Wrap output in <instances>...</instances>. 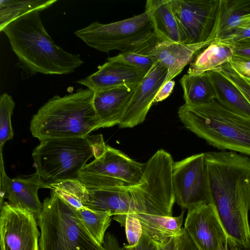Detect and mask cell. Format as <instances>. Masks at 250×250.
Segmentation results:
<instances>
[{
  "instance_id": "cell-1",
  "label": "cell",
  "mask_w": 250,
  "mask_h": 250,
  "mask_svg": "<svg viewBox=\"0 0 250 250\" xmlns=\"http://www.w3.org/2000/svg\"><path fill=\"white\" fill-rule=\"evenodd\" d=\"M210 189L220 221L229 236L250 249V157L221 150L205 153Z\"/></svg>"
},
{
  "instance_id": "cell-2",
  "label": "cell",
  "mask_w": 250,
  "mask_h": 250,
  "mask_svg": "<svg viewBox=\"0 0 250 250\" xmlns=\"http://www.w3.org/2000/svg\"><path fill=\"white\" fill-rule=\"evenodd\" d=\"M41 11L26 14L1 31L7 37L18 58V65L27 78L37 73L64 75L83 63L79 54L70 53L57 45L44 28Z\"/></svg>"
},
{
  "instance_id": "cell-3",
  "label": "cell",
  "mask_w": 250,
  "mask_h": 250,
  "mask_svg": "<svg viewBox=\"0 0 250 250\" xmlns=\"http://www.w3.org/2000/svg\"><path fill=\"white\" fill-rule=\"evenodd\" d=\"M94 92L80 88L63 97L55 95L33 115L30 130L40 141L83 137L100 128L93 105Z\"/></svg>"
},
{
  "instance_id": "cell-4",
  "label": "cell",
  "mask_w": 250,
  "mask_h": 250,
  "mask_svg": "<svg viewBox=\"0 0 250 250\" xmlns=\"http://www.w3.org/2000/svg\"><path fill=\"white\" fill-rule=\"evenodd\" d=\"M178 115L186 128L209 145L250 156V117L228 109L215 99L199 105L184 104Z\"/></svg>"
},
{
  "instance_id": "cell-5",
  "label": "cell",
  "mask_w": 250,
  "mask_h": 250,
  "mask_svg": "<svg viewBox=\"0 0 250 250\" xmlns=\"http://www.w3.org/2000/svg\"><path fill=\"white\" fill-rule=\"evenodd\" d=\"M42 204L37 219L39 250H105L88 232L77 209L54 189Z\"/></svg>"
},
{
  "instance_id": "cell-6",
  "label": "cell",
  "mask_w": 250,
  "mask_h": 250,
  "mask_svg": "<svg viewBox=\"0 0 250 250\" xmlns=\"http://www.w3.org/2000/svg\"><path fill=\"white\" fill-rule=\"evenodd\" d=\"M88 135L41 141L32 154L36 173L50 185L78 180L81 170L94 157Z\"/></svg>"
},
{
  "instance_id": "cell-7",
  "label": "cell",
  "mask_w": 250,
  "mask_h": 250,
  "mask_svg": "<svg viewBox=\"0 0 250 250\" xmlns=\"http://www.w3.org/2000/svg\"><path fill=\"white\" fill-rule=\"evenodd\" d=\"M153 32L149 13L109 23L97 21L76 31L74 34L88 46L108 53L118 50L123 52Z\"/></svg>"
},
{
  "instance_id": "cell-8",
  "label": "cell",
  "mask_w": 250,
  "mask_h": 250,
  "mask_svg": "<svg viewBox=\"0 0 250 250\" xmlns=\"http://www.w3.org/2000/svg\"><path fill=\"white\" fill-rule=\"evenodd\" d=\"M172 182L175 202L183 209L198 205H213L205 153L173 162Z\"/></svg>"
},
{
  "instance_id": "cell-9",
  "label": "cell",
  "mask_w": 250,
  "mask_h": 250,
  "mask_svg": "<svg viewBox=\"0 0 250 250\" xmlns=\"http://www.w3.org/2000/svg\"><path fill=\"white\" fill-rule=\"evenodd\" d=\"M182 43L195 44L211 40L219 0H170Z\"/></svg>"
},
{
  "instance_id": "cell-10",
  "label": "cell",
  "mask_w": 250,
  "mask_h": 250,
  "mask_svg": "<svg viewBox=\"0 0 250 250\" xmlns=\"http://www.w3.org/2000/svg\"><path fill=\"white\" fill-rule=\"evenodd\" d=\"M38 226L31 211L3 202L0 206V250H39Z\"/></svg>"
},
{
  "instance_id": "cell-11",
  "label": "cell",
  "mask_w": 250,
  "mask_h": 250,
  "mask_svg": "<svg viewBox=\"0 0 250 250\" xmlns=\"http://www.w3.org/2000/svg\"><path fill=\"white\" fill-rule=\"evenodd\" d=\"M184 229L200 250H226L229 237L212 204L188 209Z\"/></svg>"
},
{
  "instance_id": "cell-12",
  "label": "cell",
  "mask_w": 250,
  "mask_h": 250,
  "mask_svg": "<svg viewBox=\"0 0 250 250\" xmlns=\"http://www.w3.org/2000/svg\"><path fill=\"white\" fill-rule=\"evenodd\" d=\"M0 206L3 199H7L11 204L31 211L37 219L43 208L38 197V190L53 188L36 172L14 178L9 177L4 170L2 154H0Z\"/></svg>"
},
{
  "instance_id": "cell-13",
  "label": "cell",
  "mask_w": 250,
  "mask_h": 250,
  "mask_svg": "<svg viewBox=\"0 0 250 250\" xmlns=\"http://www.w3.org/2000/svg\"><path fill=\"white\" fill-rule=\"evenodd\" d=\"M167 74V68L156 62L134 91L118 125L120 128H132L144 122Z\"/></svg>"
},
{
  "instance_id": "cell-14",
  "label": "cell",
  "mask_w": 250,
  "mask_h": 250,
  "mask_svg": "<svg viewBox=\"0 0 250 250\" xmlns=\"http://www.w3.org/2000/svg\"><path fill=\"white\" fill-rule=\"evenodd\" d=\"M145 166L146 163L134 161L120 150L107 145L105 153L86 164L80 173L115 179L130 186L140 182Z\"/></svg>"
},
{
  "instance_id": "cell-15",
  "label": "cell",
  "mask_w": 250,
  "mask_h": 250,
  "mask_svg": "<svg viewBox=\"0 0 250 250\" xmlns=\"http://www.w3.org/2000/svg\"><path fill=\"white\" fill-rule=\"evenodd\" d=\"M146 73L124 62L109 57L94 73L76 83L85 86L93 92L116 87L139 85Z\"/></svg>"
},
{
  "instance_id": "cell-16",
  "label": "cell",
  "mask_w": 250,
  "mask_h": 250,
  "mask_svg": "<svg viewBox=\"0 0 250 250\" xmlns=\"http://www.w3.org/2000/svg\"><path fill=\"white\" fill-rule=\"evenodd\" d=\"M214 40L195 44L163 42L159 40L149 51L156 62H159L167 70L165 83L178 75L199 51L205 48Z\"/></svg>"
},
{
  "instance_id": "cell-17",
  "label": "cell",
  "mask_w": 250,
  "mask_h": 250,
  "mask_svg": "<svg viewBox=\"0 0 250 250\" xmlns=\"http://www.w3.org/2000/svg\"><path fill=\"white\" fill-rule=\"evenodd\" d=\"M138 85L122 86L94 92L93 105L100 128L119 124Z\"/></svg>"
},
{
  "instance_id": "cell-18",
  "label": "cell",
  "mask_w": 250,
  "mask_h": 250,
  "mask_svg": "<svg viewBox=\"0 0 250 250\" xmlns=\"http://www.w3.org/2000/svg\"><path fill=\"white\" fill-rule=\"evenodd\" d=\"M87 189L88 199L83 205L89 209L107 211L112 216L138 211L132 186L102 189Z\"/></svg>"
},
{
  "instance_id": "cell-19",
  "label": "cell",
  "mask_w": 250,
  "mask_h": 250,
  "mask_svg": "<svg viewBox=\"0 0 250 250\" xmlns=\"http://www.w3.org/2000/svg\"><path fill=\"white\" fill-rule=\"evenodd\" d=\"M250 21V0H219L211 40H218Z\"/></svg>"
},
{
  "instance_id": "cell-20",
  "label": "cell",
  "mask_w": 250,
  "mask_h": 250,
  "mask_svg": "<svg viewBox=\"0 0 250 250\" xmlns=\"http://www.w3.org/2000/svg\"><path fill=\"white\" fill-rule=\"evenodd\" d=\"M145 11L149 14L153 32L160 41L181 42L170 0H147Z\"/></svg>"
},
{
  "instance_id": "cell-21",
  "label": "cell",
  "mask_w": 250,
  "mask_h": 250,
  "mask_svg": "<svg viewBox=\"0 0 250 250\" xmlns=\"http://www.w3.org/2000/svg\"><path fill=\"white\" fill-rule=\"evenodd\" d=\"M185 211L178 217L151 215L145 213H133L139 220L143 233L147 236L157 245L168 242L180 235L184 230L182 227Z\"/></svg>"
},
{
  "instance_id": "cell-22",
  "label": "cell",
  "mask_w": 250,
  "mask_h": 250,
  "mask_svg": "<svg viewBox=\"0 0 250 250\" xmlns=\"http://www.w3.org/2000/svg\"><path fill=\"white\" fill-rule=\"evenodd\" d=\"M208 73L215 92V99L228 109L250 117V104L241 92L217 69Z\"/></svg>"
},
{
  "instance_id": "cell-23",
  "label": "cell",
  "mask_w": 250,
  "mask_h": 250,
  "mask_svg": "<svg viewBox=\"0 0 250 250\" xmlns=\"http://www.w3.org/2000/svg\"><path fill=\"white\" fill-rule=\"evenodd\" d=\"M233 57L232 46L214 40L190 63L187 74L200 75L229 62Z\"/></svg>"
},
{
  "instance_id": "cell-24",
  "label": "cell",
  "mask_w": 250,
  "mask_h": 250,
  "mask_svg": "<svg viewBox=\"0 0 250 250\" xmlns=\"http://www.w3.org/2000/svg\"><path fill=\"white\" fill-rule=\"evenodd\" d=\"M180 82L187 105L202 104L215 99V92L208 72L200 75L185 74Z\"/></svg>"
},
{
  "instance_id": "cell-25",
  "label": "cell",
  "mask_w": 250,
  "mask_h": 250,
  "mask_svg": "<svg viewBox=\"0 0 250 250\" xmlns=\"http://www.w3.org/2000/svg\"><path fill=\"white\" fill-rule=\"evenodd\" d=\"M160 40L152 32L149 35L121 52L118 55L110 57L136 67L147 73L156 62L149 55V51Z\"/></svg>"
},
{
  "instance_id": "cell-26",
  "label": "cell",
  "mask_w": 250,
  "mask_h": 250,
  "mask_svg": "<svg viewBox=\"0 0 250 250\" xmlns=\"http://www.w3.org/2000/svg\"><path fill=\"white\" fill-rule=\"evenodd\" d=\"M57 0H0V31L9 23L35 10L47 9Z\"/></svg>"
},
{
  "instance_id": "cell-27",
  "label": "cell",
  "mask_w": 250,
  "mask_h": 250,
  "mask_svg": "<svg viewBox=\"0 0 250 250\" xmlns=\"http://www.w3.org/2000/svg\"><path fill=\"white\" fill-rule=\"evenodd\" d=\"M77 210L88 232L99 245L103 246L105 231L111 220L110 213L92 210L85 207Z\"/></svg>"
},
{
  "instance_id": "cell-28",
  "label": "cell",
  "mask_w": 250,
  "mask_h": 250,
  "mask_svg": "<svg viewBox=\"0 0 250 250\" xmlns=\"http://www.w3.org/2000/svg\"><path fill=\"white\" fill-rule=\"evenodd\" d=\"M15 103L13 98L8 93H3L0 96V150L5 143L13 139L14 136L12 126L11 117Z\"/></svg>"
},
{
  "instance_id": "cell-29",
  "label": "cell",
  "mask_w": 250,
  "mask_h": 250,
  "mask_svg": "<svg viewBox=\"0 0 250 250\" xmlns=\"http://www.w3.org/2000/svg\"><path fill=\"white\" fill-rule=\"evenodd\" d=\"M113 219L125 227L128 245L135 246L143 234L139 219L133 213H131L115 215Z\"/></svg>"
},
{
  "instance_id": "cell-30",
  "label": "cell",
  "mask_w": 250,
  "mask_h": 250,
  "mask_svg": "<svg viewBox=\"0 0 250 250\" xmlns=\"http://www.w3.org/2000/svg\"><path fill=\"white\" fill-rule=\"evenodd\" d=\"M217 69L241 92L250 104V81L239 74L229 62Z\"/></svg>"
},
{
  "instance_id": "cell-31",
  "label": "cell",
  "mask_w": 250,
  "mask_h": 250,
  "mask_svg": "<svg viewBox=\"0 0 250 250\" xmlns=\"http://www.w3.org/2000/svg\"><path fill=\"white\" fill-rule=\"evenodd\" d=\"M51 186L54 189L62 191L79 199L83 204L88 199L87 188L78 180H66L51 185Z\"/></svg>"
},
{
  "instance_id": "cell-32",
  "label": "cell",
  "mask_w": 250,
  "mask_h": 250,
  "mask_svg": "<svg viewBox=\"0 0 250 250\" xmlns=\"http://www.w3.org/2000/svg\"><path fill=\"white\" fill-rule=\"evenodd\" d=\"M249 38H250V21L231 31L218 41L231 46Z\"/></svg>"
},
{
  "instance_id": "cell-33",
  "label": "cell",
  "mask_w": 250,
  "mask_h": 250,
  "mask_svg": "<svg viewBox=\"0 0 250 250\" xmlns=\"http://www.w3.org/2000/svg\"><path fill=\"white\" fill-rule=\"evenodd\" d=\"M229 63L239 74L250 80V60L233 56Z\"/></svg>"
},
{
  "instance_id": "cell-34",
  "label": "cell",
  "mask_w": 250,
  "mask_h": 250,
  "mask_svg": "<svg viewBox=\"0 0 250 250\" xmlns=\"http://www.w3.org/2000/svg\"><path fill=\"white\" fill-rule=\"evenodd\" d=\"M231 46L233 56L250 60V38L238 42Z\"/></svg>"
},
{
  "instance_id": "cell-35",
  "label": "cell",
  "mask_w": 250,
  "mask_h": 250,
  "mask_svg": "<svg viewBox=\"0 0 250 250\" xmlns=\"http://www.w3.org/2000/svg\"><path fill=\"white\" fill-rule=\"evenodd\" d=\"M176 250H200L186 230L176 237Z\"/></svg>"
},
{
  "instance_id": "cell-36",
  "label": "cell",
  "mask_w": 250,
  "mask_h": 250,
  "mask_svg": "<svg viewBox=\"0 0 250 250\" xmlns=\"http://www.w3.org/2000/svg\"><path fill=\"white\" fill-rule=\"evenodd\" d=\"M88 137L93 149L95 159L100 157L105 153L107 146L104 142L103 135L102 134L91 136L88 135Z\"/></svg>"
},
{
  "instance_id": "cell-37",
  "label": "cell",
  "mask_w": 250,
  "mask_h": 250,
  "mask_svg": "<svg viewBox=\"0 0 250 250\" xmlns=\"http://www.w3.org/2000/svg\"><path fill=\"white\" fill-rule=\"evenodd\" d=\"M122 250H158L157 246L147 236L143 234L138 243L134 247L125 245Z\"/></svg>"
},
{
  "instance_id": "cell-38",
  "label": "cell",
  "mask_w": 250,
  "mask_h": 250,
  "mask_svg": "<svg viewBox=\"0 0 250 250\" xmlns=\"http://www.w3.org/2000/svg\"><path fill=\"white\" fill-rule=\"evenodd\" d=\"M174 85L175 82L172 80L164 83L158 91L154 103L160 102L167 99L173 91Z\"/></svg>"
},
{
  "instance_id": "cell-39",
  "label": "cell",
  "mask_w": 250,
  "mask_h": 250,
  "mask_svg": "<svg viewBox=\"0 0 250 250\" xmlns=\"http://www.w3.org/2000/svg\"><path fill=\"white\" fill-rule=\"evenodd\" d=\"M103 247L105 250H122L116 237L110 233L105 234Z\"/></svg>"
},
{
  "instance_id": "cell-40",
  "label": "cell",
  "mask_w": 250,
  "mask_h": 250,
  "mask_svg": "<svg viewBox=\"0 0 250 250\" xmlns=\"http://www.w3.org/2000/svg\"><path fill=\"white\" fill-rule=\"evenodd\" d=\"M157 246L158 250H176V237L171 238L167 243Z\"/></svg>"
},
{
  "instance_id": "cell-41",
  "label": "cell",
  "mask_w": 250,
  "mask_h": 250,
  "mask_svg": "<svg viewBox=\"0 0 250 250\" xmlns=\"http://www.w3.org/2000/svg\"><path fill=\"white\" fill-rule=\"evenodd\" d=\"M241 247L229 238L228 248L226 250H241Z\"/></svg>"
},
{
  "instance_id": "cell-42",
  "label": "cell",
  "mask_w": 250,
  "mask_h": 250,
  "mask_svg": "<svg viewBox=\"0 0 250 250\" xmlns=\"http://www.w3.org/2000/svg\"><path fill=\"white\" fill-rule=\"evenodd\" d=\"M250 81V80H249Z\"/></svg>"
},
{
  "instance_id": "cell-43",
  "label": "cell",
  "mask_w": 250,
  "mask_h": 250,
  "mask_svg": "<svg viewBox=\"0 0 250 250\" xmlns=\"http://www.w3.org/2000/svg\"></svg>"
}]
</instances>
